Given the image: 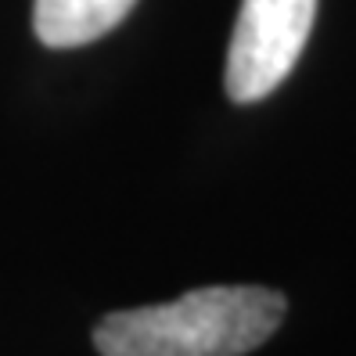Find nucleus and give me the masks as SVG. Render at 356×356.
I'll return each instance as SVG.
<instances>
[{"label": "nucleus", "instance_id": "1", "mask_svg": "<svg viewBox=\"0 0 356 356\" xmlns=\"http://www.w3.org/2000/svg\"><path fill=\"white\" fill-rule=\"evenodd\" d=\"M284 296L256 284L198 288L173 302L119 309L94 327L101 356H245L284 321Z\"/></svg>", "mask_w": 356, "mask_h": 356}, {"label": "nucleus", "instance_id": "2", "mask_svg": "<svg viewBox=\"0 0 356 356\" xmlns=\"http://www.w3.org/2000/svg\"><path fill=\"white\" fill-rule=\"evenodd\" d=\"M317 0H241L227 51V94L238 104L270 97L309 40Z\"/></svg>", "mask_w": 356, "mask_h": 356}, {"label": "nucleus", "instance_id": "3", "mask_svg": "<svg viewBox=\"0 0 356 356\" xmlns=\"http://www.w3.org/2000/svg\"><path fill=\"white\" fill-rule=\"evenodd\" d=\"M137 0H36L33 29L47 47H83L112 33Z\"/></svg>", "mask_w": 356, "mask_h": 356}]
</instances>
